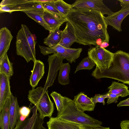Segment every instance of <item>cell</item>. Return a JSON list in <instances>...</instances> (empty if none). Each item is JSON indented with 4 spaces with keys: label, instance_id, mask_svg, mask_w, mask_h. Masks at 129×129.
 Returning <instances> with one entry per match:
<instances>
[{
    "label": "cell",
    "instance_id": "obj_34",
    "mask_svg": "<svg viewBox=\"0 0 129 129\" xmlns=\"http://www.w3.org/2000/svg\"><path fill=\"white\" fill-rule=\"evenodd\" d=\"M120 125L121 129H129V120H123L121 122Z\"/></svg>",
    "mask_w": 129,
    "mask_h": 129
},
{
    "label": "cell",
    "instance_id": "obj_25",
    "mask_svg": "<svg viewBox=\"0 0 129 129\" xmlns=\"http://www.w3.org/2000/svg\"><path fill=\"white\" fill-rule=\"evenodd\" d=\"M71 66L69 62L63 63L60 67L58 77L59 83L62 85L68 84L70 83L69 74Z\"/></svg>",
    "mask_w": 129,
    "mask_h": 129
},
{
    "label": "cell",
    "instance_id": "obj_8",
    "mask_svg": "<svg viewBox=\"0 0 129 129\" xmlns=\"http://www.w3.org/2000/svg\"><path fill=\"white\" fill-rule=\"evenodd\" d=\"M32 114L22 121L19 118L14 129H47L43 126L44 119L40 117L36 107L31 108Z\"/></svg>",
    "mask_w": 129,
    "mask_h": 129
},
{
    "label": "cell",
    "instance_id": "obj_40",
    "mask_svg": "<svg viewBox=\"0 0 129 129\" xmlns=\"http://www.w3.org/2000/svg\"><path fill=\"white\" fill-rule=\"evenodd\" d=\"M95 128L96 129H110L109 127H106L101 126L98 127H95Z\"/></svg>",
    "mask_w": 129,
    "mask_h": 129
},
{
    "label": "cell",
    "instance_id": "obj_11",
    "mask_svg": "<svg viewBox=\"0 0 129 129\" xmlns=\"http://www.w3.org/2000/svg\"><path fill=\"white\" fill-rule=\"evenodd\" d=\"M128 15L129 7L121 8L119 11L113 12L104 18L107 25L112 26L113 29L120 32L122 31V21Z\"/></svg>",
    "mask_w": 129,
    "mask_h": 129
},
{
    "label": "cell",
    "instance_id": "obj_10",
    "mask_svg": "<svg viewBox=\"0 0 129 129\" xmlns=\"http://www.w3.org/2000/svg\"><path fill=\"white\" fill-rule=\"evenodd\" d=\"M71 5L73 8L77 9H92L98 11L103 15H109L113 12L104 4L102 0H77Z\"/></svg>",
    "mask_w": 129,
    "mask_h": 129
},
{
    "label": "cell",
    "instance_id": "obj_30",
    "mask_svg": "<svg viewBox=\"0 0 129 129\" xmlns=\"http://www.w3.org/2000/svg\"><path fill=\"white\" fill-rule=\"evenodd\" d=\"M41 3L44 10L60 17L64 18L55 8L49 3V2Z\"/></svg>",
    "mask_w": 129,
    "mask_h": 129
},
{
    "label": "cell",
    "instance_id": "obj_3",
    "mask_svg": "<svg viewBox=\"0 0 129 129\" xmlns=\"http://www.w3.org/2000/svg\"><path fill=\"white\" fill-rule=\"evenodd\" d=\"M63 107L58 112L57 117L82 126L98 127L102 122L91 117L79 109L73 100L64 96Z\"/></svg>",
    "mask_w": 129,
    "mask_h": 129
},
{
    "label": "cell",
    "instance_id": "obj_1",
    "mask_svg": "<svg viewBox=\"0 0 129 129\" xmlns=\"http://www.w3.org/2000/svg\"><path fill=\"white\" fill-rule=\"evenodd\" d=\"M105 16L98 11L73 8L66 17L73 27L76 43L85 45L100 46L108 43L109 36Z\"/></svg>",
    "mask_w": 129,
    "mask_h": 129
},
{
    "label": "cell",
    "instance_id": "obj_22",
    "mask_svg": "<svg viewBox=\"0 0 129 129\" xmlns=\"http://www.w3.org/2000/svg\"><path fill=\"white\" fill-rule=\"evenodd\" d=\"M108 89V93L116 94L122 97L129 95L128 87L123 83L113 81Z\"/></svg>",
    "mask_w": 129,
    "mask_h": 129
},
{
    "label": "cell",
    "instance_id": "obj_12",
    "mask_svg": "<svg viewBox=\"0 0 129 129\" xmlns=\"http://www.w3.org/2000/svg\"><path fill=\"white\" fill-rule=\"evenodd\" d=\"M10 78L3 73H0V113L4 108L7 99L12 93L10 90Z\"/></svg>",
    "mask_w": 129,
    "mask_h": 129
},
{
    "label": "cell",
    "instance_id": "obj_7",
    "mask_svg": "<svg viewBox=\"0 0 129 129\" xmlns=\"http://www.w3.org/2000/svg\"><path fill=\"white\" fill-rule=\"evenodd\" d=\"M114 53L97 45L88 50V56L95 63L96 67L94 70L102 72L108 69L112 62Z\"/></svg>",
    "mask_w": 129,
    "mask_h": 129
},
{
    "label": "cell",
    "instance_id": "obj_23",
    "mask_svg": "<svg viewBox=\"0 0 129 129\" xmlns=\"http://www.w3.org/2000/svg\"><path fill=\"white\" fill-rule=\"evenodd\" d=\"M44 11H24L23 12L25 13L28 17L41 25L45 29L48 30L50 33L53 31L46 22L44 18Z\"/></svg>",
    "mask_w": 129,
    "mask_h": 129
},
{
    "label": "cell",
    "instance_id": "obj_18",
    "mask_svg": "<svg viewBox=\"0 0 129 129\" xmlns=\"http://www.w3.org/2000/svg\"><path fill=\"white\" fill-rule=\"evenodd\" d=\"M20 108L17 98L12 94L9 108L10 129H14L16 125L20 116Z\"/></svg>",
    "mask_w": 129,
    "mask_h": 129
},
{
    "label": "cell",
    "instance_id": "obj_42",
    "mask_svg": "<svg viewBox=\"0 0 129 129\" xmlns=\"http://www.w3.org/2000/svg\"><path fill=\"white\" fill-rule=\"evenodd\" d=\"M127 99L128 100H129V98H128V99Z\"/></svg>",
    "mask_w": 129,
    "mask_h": 129
},
{
    "label": "cell",
    "instance_id": "obj_17",
    "mask_svg": "<svg viewBox=\"0 0 129 129\" xmlns=\"http://www.w3.org/2000/svg\"><path fill=\"white\" fill-rule=\"evenodd\" d=\"M10 31L6 27L0 30V60L4 57L9 49L13 38Z\"/></svg>",
    "mask_w": 129,
    "mask_h": 129
},
{
    "label": "cell",
    "instance_id": "obj_6",
    "mask_svg": "<svg viewBox=\"0 0 129 129\" xmlns=\"http://www.w3.org/2000/svg\"><path fill=\"white\" fill-rule=\"evenodd\" d=\"M0 12L15 11H44L41 3L36 0H3L0 4Z\"/></svg>",
    "mask_w": 129,
    "mask_h": 129
},
{
    "label": "cell",
    "instance_id": "obj_27",
    "mask_svg": "<svg viewBox=\"0 0 129 129\" xmlns=\"http://www.w3.org/2000/svg\"><path fill=\"white\" fill-rule=\"evenodd\" d=\"M0 73L5 74L10 78L13 75L12 64L9 60L7 53L0 60Z\"/></svg>",
    "mask_w": 129,
    "mask_h": 129
},
{
    "label": "cell",
    "instance_id": "obj_37",
    "mask_svg": "<svg viewBox=\"0 0 129 129\" xmlns=\"http://www.w3.org/2000/svg\"><path fill=\"white\" fill-rule=\"evenodd\" d=\"M109 46V44L108 43L106 42H103L99 46L100 47L104 48L108 47Z\"/></svg>",
    "mask_w": 129,
    "mask_h": 129
},
{
    "label": "cell",
    "instance_id": "obj_4",
    "mask_svg": "<svg viewBox=\"0 0 129 129\" xmlns=\"http://www.w3.org/2000/svg\"><path fill=\"white\" fill-rule=\"evenodd\" d=\"M17 54L24 57L27 62L30 60L34 62L36 58L35 46L36 43L34 37L28 27L22 24L21 29L16 36Z\"/></svg>",
    "mask_w": 129,
    "mask_h": 129
},
{
    "label": "cell",
    "instance_id": "obj_28",
    "mask_svg": "<svg viewBox=\"0 0 129 129\" xmlns=\"http://www.w3.org/2000/svg\"><path fill=\"white\" fill-rule=\"evenodd\" d=\"M95 65L94 62L88 56L83 59L79 63L74 73L81 70H91Z\"/></svg>",
    "mask_w": 129,
    "mask_h": 129
},
{
    "label": "cell",
    "instance_id": "obj_32",
    "mask_svg": "<svg viewBox=\"0 0 129 129\" xmlns=\"http://www.w3.org/2000/svg\"><path fill=\"white\" fill-rule=\"evenodd\" d=\"M106 96V94L103 95L98 94L95 95L93 97L90 98V99L94 104H95L97 103H102L104 105L105 104V100L107 98Z\"/></svg>",
    "mask_w": 129,
    "mask_h": 129
},
{
    "label": "cell",
    "instance_id": "obj_41",
    "mask_svg": "<svg viewBox=\"0 0 129 129\" xmlns=\"http://www.w3.org/2000/svg\"><path fill=\"white\" fill-rule=\"evenodd\" d=\"M80 129H85L84 128H83L82 126V125L81 126V127Z\"/></svg>",
    "mask_w": 129,
    "mask_h": 129
},
{
    "label": "cell",
    "instance_id": "obj_5",
    "mask_svg": "<svg viewBox=\"0 0 129 129\" xmlns=\"http://www.w3.org/2000/svg\"><path fill=\"white\" fill-rule=\"evenodd\" d=\"M28 98L36 107L41 118L44 119L46 117H51L54 106L49 97L48 90L45 91L42 87L36 89L32 88L29 91Z\"/></svg>",
    "mask_w": 129,
    "mask_h": 129
},
{
    "label": "cell",
    "instance_id": "obj_24",
    "mask_svg": "<svg viewBox=\"0 0 129 129\" xmlns=\"http://www.w3.org/2000/svg\"><path fill=\"white\" fill-rule=\"evenodd\" d=\"M10 97L7 100L0 113V126L1 129H10L9 115Z\"/></svg>",
    "mask_w": 129,
    "mask_h": 129
},
{
    "label": "cell",
    "instance_id": "obj_39",
    "mask_svg": "<svg viewBox=\"0 0 129 129\" xmlns=\"http://www.w3.org/2000/svg\"><path fill=\"white\" fill-rule=\"evenodd\" d=\"M82 126L85 129H96L95 127H96L82 125Z\"/></svg>",
    "mask_w": 129,
    "mask_h": 129
},
{
    "label": "cell",
    "instance_id": "obj_20",
    "mask_svg": "<svg viewBox=\"0 0 129 129\" xmlns=\"http://www.w3.org/2000/svg\"><path fill=\"white\" fill-rule=\"evenodd\" d=\"M44 18L53 31L56 28L60 26L64 22H67V19L52 14L46 10L43 12Z\"/></svg>",
    "mask_w": 129,
    "mask_h": 129
},
{
    "label": "cell",
    "instance_id": "obj_15",
    "mask_svg": "<svg viewBox=\"0 0 129 129\" xmlns=\"http://www.w3.org/2000/svg\"><path fill=\"white\" fill-rule=\"evenodd\" d=\"M73 101L77 108L83 112L93 111L96 105L90 98L88 97L83 92H81L75 96Z\"/></svg>",
    "mask_w": 129,
    "mask_h": 129
},
{
    "label": "cell",
    "instance_id": "obj_13",
    "mask_svg": "<svg viewBox=\"0 0 129 129\" xmlns=\"http://www.w3.org/2000/svg\"><path fill=\"white\" fill-rule=\"evenodd\" d=\"M52 48L56 53L59 54L71 63L75 62L82 50L81 48H66L59 44Z\"/></svg>",
    "mask_w": 129,
    "mask_h": 129
},
{
    "label": "cell",
    "instance_id": "obj_9",
    "mask_svg": "<svg viewBox=\"0 0 129 129\" xmlns=\"http://www.w3.org/2000/svg\"><path fill=\"white\" fill-rule=\"evenodd\" d=\"M65 58L58 53L49 56L48 61L49 64V70L47 78L44 88L45 91L53 85L56 78L57 71L59 70L62 61Z\"/></svg>",
    "mask_w": 129,
    "mask_h": 129
},
{
    "label": "cell",
    "instance_id": "obj_19",
    "mask_svg": "<svg viewBox=\"0 0 129 129\" xmlns=\"http://www.w3.org/2000/svg\"><path fill=\"white\" fill-rule=\"evenodd\" d=\"M33 68L29 78V83L32 88L37 86L45 73L44 65L43 62L36 60L34 62Z\"/></svg>",
    "mask_w": 129,
    "mask_h": 129
},
{
    "label": "cell",
    "instance_id": "obj_14",
    "mask_svg": "<svg viewBox=\"0 0 129 129\" xmlns=\"http://www.w3.org/2000/svg\"><path fill=\"white\" fill-rule=\"evenodd\" d=\"M47 124L48 129H80L81 125L57 117L50 118Z\"/></svg>",
    "mask_w": 129,
    "mask_h": 129
},
{
    "label": "cell",
    "instance_id": "obj_2",
    "mask_svg": "<svg viewBox=\"0 0 129 129\" xmlns=\"http://www.w3.org/2000/svg\"><path fill=\"white\" fill-rule=\"evenodd\" d=\"M91 75L97 79H114L129 85V53L118 50L114 53L109 68L102 72L94 70Z\"/></svg>",
    "mask_w": 129,
    "mask_h": 129
},
{
    "label": "cell",
    "instance_id": "obj_38",
    "mask_svg": "<svg viewBox=\"0 0 129 129\" xmlns=\"http://www.w3.org/2000/svg\"><path fill=\"white\" fill-rule=\"evenodd\" d=\"M53 0H36L37 2L41 3L52 2Z\"/></svg>",
    "mask_w": 129,
    "mask_h": 129
},
{
    "label": "cell",
    "instance_id": "obj_31",
    "mask_svg": "<svg viewBox=\"0 0 129 129\" xmlns=\"http://www.w3.org/2000/svg\"><path fill=\"white\" fill-rule=\"evenodd\" d=\"M31 111V109L27 107L23 106L20 107L19 119L22 120H24L29 116Z\"/></svg>",
    "mask_w": 129,
    "mask_h": 129
},
{
    "label": "cell",
    "instance_id": "obj_21",
    "mask_svg": "<svg viewBox=\"0 0 129 129\" xmlns=\"http://www.w3.org/2000/svg\"><path fill=\"white\" fill-rule=\"evenodd\" d=\"M58 27L50 33L44 39V43L48 47L52 48L58 45L61 39V31Z\"/></svg>",
    "mask_w": 129,
    "mask_h": 129
},
{
    "label": "cell",
    "instance_id": "obj_35",
    "mask_svg": "<svg viewBox=\"0 0 129 129\" xmlns=\"http://www.w3.org/2000/svg\"><path fill=\"white\" fill-rule=\"evenodd\" d=\"M120 2L121 7L122 8L129 7V0H118Z\"/></svg>",
    "mask_w": 129,
    "mask_h": 129
},
{
    "label": "cell",
    "instance_id": "obj_36",
    "mask_svg": "<svg viewBox=\"0 0 129 129\" xmlns=\"http://www.w3.org/2000/svg\"><path fill=\"white\" fill-rule=\"evenodd\" d=\"M117 106L118 107L123 106H129V100H128L126 99L120 101L117 104Z\"/></svg>",
    "mask_w": 129,
    "mask_h": 129
},
{
    "label": "cell",
    "instance_id": "obj_16",
    "mask_svg": "<svg viewBox=\"0 0 129 129\" xmlns=\"http://www.w3.org/2000/svg\"><path fill=\"white\" fill-rule=\"evenodd\" d=\"M61 32V39L59 44L66 48H70L76 42L77 38L74 29L69 22H67L65 27Z\"/></svg>",
    "mask_w": 129,
    "mask_h": 129
},
{
    "label": "cell",
    "instance_id": "obj_33",
    "mask_svg": "<svg viewBox=\"0 0 129 129\" xmlns=\"http://www.w3.org/2000/svg\"><path fill=\"white\" fill-rule=\"evenodd\" d=\"M107 94L106 97L108 99L107 103L108 104L113 103H116L117 102V100L119 96L117 95L108 93L107 92L106 93Z\"/></svg>",
    "mask_w": 129,
    "mask_h": 129
},
{
    "label": "cell",
    "instance_id": "obj_26",
    "mask_svg": "<svg viewBox=\"0 0 129 129\" xmlns=\"http://www.w3.org/2000/svg\"><path fill=\"white\" fill-rule=\"evenodd\" d=\"M49 3L65 18L69 12L73 8L71 5L67 4L62 0H53L52 1L49 2Z\"/></svg>",
    "mask_w": 129,
    "mask_h": 129
},
{
    "label": "cell",
    "instance_id": "obj_29",
    "mask_svg": "<svg viewBox=\"0 0 129 129\" xmlns=\"http://www.w3.org/2000/svg\"><path fill=\"white\" fill-rule=\"evenodd\" d=\"M50 95L55 103L58 112L60 111L63 107L64 96L55 91H53Z\"/></svg>",
    "mask_w": 129,
    "mask_h": 129
}]
</instances>
